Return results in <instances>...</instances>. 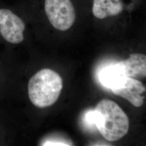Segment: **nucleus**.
I'll return each instance as SVG.
<instances>
[{
    "label": "nucleus",
    "instance_id": "f257e3e1",
    "mask_svg": "<svg viewBox=\"0 0 146 146\" xmlns=\"http://www.w3.org/2000/svg\"><path fill=\"white\" fill-rule=\"evenodd\" d=\"M95 125L104 139L118 141L127 134L129 121L127 115L115 102L101 100L94 110Z\"/></svg>",
    "mask_w": 146,
    "mask_h": 146
},
{
    "label": "nucleus",
    "instance_id": "f03ea898",
    "mask_svg": "<svg viewBox=\"0 0 146 146\" xmlns=\"http://www.w3.org/2000/svg\"><path fill=\"white\" fill-rule=\"evenodd\" d=\"M62 88L60 75L52 69H43L30 79L28 87L29 98L35 106L46 108L57 101Z\"/></svg>",
    "mask_w": 146,
    "mask_h": 146
},
{
    "label": "nucleus",
    "instance_id": "7ed1b4c3",
    "mask_svg": "<svg viewBox=\"0 0 146 146\" xmlns=\"http://www.w3.org/2000/svg\"><path fill=\"white\" fill-rule=\"evenodd\" d=\"M44 11L50 24L58 31H67L75 21V11L70 0H45Z\"/></svg>",
    "mask_w": 146,
    "mask_h": 146
},
{
    "label": "nucleus",
    "instance_id": "20e7f679",
    "mask_svg": "<svg viewBox=\"0 0 146 146\" xmlns=\"http://www.w3.org/2000/svg\"><path fill=\"white\" fill-rule=\"evenodd\" d=\"M25 23L8 9H0V33L7 42L19 44L24 39Z\"/></svg>",
    "mask_w": 146,
    "mask_h": 146
},
{
    "label": "nucleus",
    "instance_id": "39448f33",
    "mask_svg": "<svg viewBox=\"0 0 146 146\" xmlns=\"http://www.w3.org/2000/svg\"><path fill=\"white\" fill-rule=\"evenodd\" d=\"M110 90L113 94L125 99L136 107L143 104L145 97L142 94L145 92L146 88L140 81L135 78L125 77Z\"/></svg>",
    "mask_w": 146,
    "mask_h": 146
},
{
    "label": "nucleus",
    "instance_id": "423d86ee",
    "mask_svg": "<svg viewBox=\"0 0 146 146\" xmlns=\"http://www.w3.org/2000/svg\"><path fill=\"white\" fill-rule=\"evenodd\" d=\"M126 77L131 78H145L146 75V56L140 53H134L125 60L119 62Z\"/></svg>",
    "mask_w": 146,
    "mask_h": 146
},
{
    "label": "nucleus",
    "instance_id": "0eeeda50",
    "mask_svg": "<svg viewBox=\"0 0 146 146\" xmlns=\"http://www.w3.org/2000/svg\"><path fill=\"white\" fill-rule=\"evenodd\" d=\"M123 11L120 0H94L93 14L96 18L104 19L111 16L117 15Z\"/></svg>",
    "mask_w": 146,
    "mask_h": 146
},
{
    "label": "nucleus",
    "instance_id": "6e6552de",
    "mask_svg": "<svg viewBox=\"0 0 146 146\" xmlns=\"http://www.w3.org/2000/svg\"><path fill=\"white\" fill-rule=\"evenodd\" d=\"M125 77L122 67L120 63L111 65L104 68L100 75V80L101 84L107 88H113Z\"/></svg>",
    "mask_w": 146,
    "mask_h": 146
},
{
    "label": "nucleus",
    "instance_id": "1a4fd4ad",
    "mask_svg": "<svg viewBox=\"0 0 146 146\" xmlns=\"http://www.w3.org/2000/svg\"><path fill=\"white\" fill-rule=\"evenodd\" d=\"M116 1H118V0H116Z\"/></svg>",
    "mask_w": 146,
    "mask_h": 146
}]
</instances>
